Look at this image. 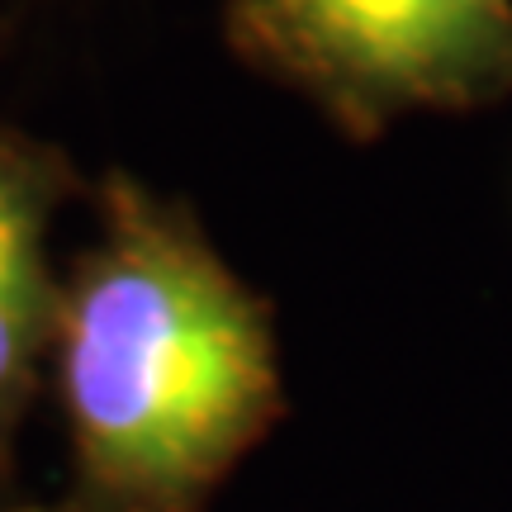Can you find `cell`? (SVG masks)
<instances>
[{
  "mask_svg": "<svg viewBox=\"0 0 512 512\" xmlns=\"http://www.w3.org/2000/svg\"><path fill=\"white\" fill-rule=\"evenodd\" d=\"M72 195L57 147L0 128V470L19 475V432L48 384L62 275L53 223Z\"/></svg>",
  "mask_w": 512,
  "mask_h": 512,
  "instance_id": "3957f363",
  "label": "cell"
},
{
  "mask_svg": "<svg viewBox=\"0 0 512 512\" xmlns=\"http://www.w3.org/2000/svg\"><path fill=\"white\" fill-rule=\"evenodd\" d=\"M24 503H29V494L19 489V475H5V470H0V512H19Z\"/></svg>",
  "mask_w": 512,
  "mask_h": 512,
  "instance_id": "277c9868",
  "label": "cell"
},
{
  "mask_svg": "<svg viewBox=\"0 0 512 512\" xmlns=\"http://www.w3.org/2000/svg\"><path fill=\"white\" fill-rule=\"evenodd\" d=\"M48 389L62 479L19 512H214L290 413L266 294L176 195L110 171L62 275Z\"/></svg>",
  "mask_w": 512,
  "mask_h": 512,
  "instance_id": "6da1fadb",
  "label": "cell"
},
{
  "mask_svg": "<svg viewBox=\"0 0 512 512\" xmlns=\"http://www.w3.org/2000/svg\"><path fill=\"white\" fill-rule=\"evenodd\" d=\"M223 29L356 143L512 100V0H223Z\"/></svg>",
  "mask_w": 512,
  "mask_h": 512,
  "instance_id": "7a4b0ae2",
  "label": "cell"
}]
</instances>
